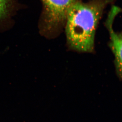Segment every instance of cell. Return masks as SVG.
<instances>
[{"label": "cell", "mask_w": 122, "mask_h": 122, "mask_svg": "<svg viewBox=\"0 0 122 122\" xmlns=\"http://www.w3.org/2000/svg\"><path fill=\"white\" fill-rule=\"evenodd\" d=\"M109 2L91 0L83 2L80 0L71 6L65 21L67 43L70 49L79 52L93 51L97 26Z\"/></svg>", "instance_id": "obj_1"}, {"label": "cell", "mask_w": 122, "mask_h": 122, "mask_svg": "<svg viewBox=\"0 0 122 122\" xmlns=\"http://www.w3.org/2000/svg\"><path fill=\"white\" fill-rule=\"evenodd\" d=\"M80 0H41L44 6L43 29L46 35L53 36L65 24L69 9Z\"/></svg>", "instance_id": "obj_2"}, {"label": "cell", "mask_w": 122, "mask_h": 122, "mask_svg": "<svg viewBox=\"0 0 122 122\" xmlns=\"http://www.w3.org/2000/svg\"><path fill=\"white\" fill-rule=\"evenodd\" d=\"M120 8L113 6L111 9L106 22V25L109 32L110 41L109 47L115 56L114 64L117 75L119 78H122V35L117 33L113 29L114 19L120 12Z\"/></svg>", "instance_id": "obj_3"}, {"label": "cell", "mask_w": 122, "mask_h": 122, "mask_svg": "<svg viewBox=\"0 0 122 122\" xmlns=\"http://www.w3.org/2000/svg\"><path fill=\"white\" fill-rule=\"evenodd\" d=\"M11 3V0H0V19L5 17L8 14Z\"/></svg>", "instance_id": "obj_4"}]
</instances>
